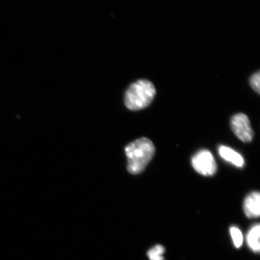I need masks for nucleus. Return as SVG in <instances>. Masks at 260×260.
Returning a JSON list of instances; mask_svg holds the SVG:
<instances>
[{"label":"nucleus","mask_w":260,"mask_h":260,"mask_svg":"<svg viewBox=\"0 0 260 260\" xmlns=\"http://www.w3.org/2000/svg\"><path fill=\"white\" fill-rule=\"evenodd\" d=\"M243 210L249 218L259 216L260 194L258 191H253L246 197L244 201Z\"/></svg>","instance_id":"obj_5"},{"label":"nucleus","mask_w":260,"mask_h":260,"mask_svg":"<svg viewBox=\"0 0 260 260\" xmlns=\"http://www.w3.org/2000/svg\"><path fill=\"white\" fill-rule=\"evenodd\" d=\"M191 165L198 173L204 176H213L217 171L216 161L207 149H203L195 154L191 159Z\"/></svg>","instance_id":"obj_3"},{"label":"nucleus","mask_w":260,"mask_h":260,"mask_svg":"<svg viewBox=\"0 0 260 260\" xmlns=\"http://www.w3.org/2000/svg\"><path fill=\"white\" fill-rule=\"evenodd\" d=\"M165 249L161 245H156L149 250L147 255L149 260H165L164 254Z\"/></svg>","instance_id":"obj_8"},{"label":"nucleus","mask_w":260,"mask_h":260,"mask_svg":"<svg viewBox=\"0 0 260 260\" xmlns=\"http://www.w3.org/2000/svg\"><path fill=\"white\" fill-rule=\"evenodd\" d=\"M127 158V170L130 174H139L144 171L154 157L155 148L148 138H142L130 143L125 148Z\"/></svg>","instance_id":"obj_1"},{"label":"nucleus","mask_w":260,"mask_h":260,"mask_svg":"<svg viewBox=\"0 0 260 260\" xmlns=\"http://www.w3.org/2000/svg\"><path fill=\"white\" fill-rule=\"evenodd\" d=\"M250 84L252 88L256 92L259 93L260 92V73L258 72L253 74L250 79Z\"/></svg>","instance_id":"obj_10"},{"label":"nucleus","mask_w":260,"mask_h":260,"mask_svg":"<svg viewBox=\"0 0 260 260\" xmlns=\"http://www.w3.org/2000/svg\"><path fill=\"white\" fill-rule=\"evenodd\" d=\"M156 90L151 81L141 80L133 83L126 90L125 105L132 111L144 109L153 101Z\"/></svg>","instance_id":"obj_2"},{"label":"nucleus","mask_w":260,"mask_h":260,"mask_svg":"<svg viewBox=\"0 0 260 260\" xmlns=\"http://www.w3.org/2000/svg\"><path fill=\"white\" fill-rule=\"evenodd\" d=\"M259 233L260 226L259 224H257V225L252 227L247 236V242H248L250 248H251L252 251L255 252L259 251Z\"/></svg>","instance_id":"obj_7"},{"label":"nucleus","mask_w":260,"mask_h":260,"mask_svg":"<svg viewBox=\"0 0 260 260\" xmlns=\"http://www.w3.org/2000/svg\"><path fill=\"white\" fill-rule=\"evenodd\" d=\"M231 127L240 141L249 143L252 141L253 132L248 117L245 114L238 113L231 119Z\"/></svg>","instance_id":"obj_4"},{"label":"nucleus","mask_w":260,"mask_h":260,"mask_svg":"<svg viewBox=\"0 0 260 260\" xmlns=\"http://www.w3.org/2000/svg\"><path fill=\"white\" fill-rule=\"evenodd\" d=\"M230 234L232 237L234 244L236 248H239L242 246L243 240L241 231L237 227L233 226L231 228Z\"/></svg>","instance_id":"obj_9"},{"label":"nucleus","mask_w":260,"mask_h":260,"mask_svg":"<svg viewBox=\"0 0 260 260\" xmlns=\"http://www.w3.org/2000/svg\"><path fill=\"white\" fill-rule=\"evenodd\" d=\"M219 153L221 157L228 162L238 168H242L245 165V161L241 155L233 150V149L225 146H220Z\"/></svg>","instance_id":"obj_6"}]
</instances>
